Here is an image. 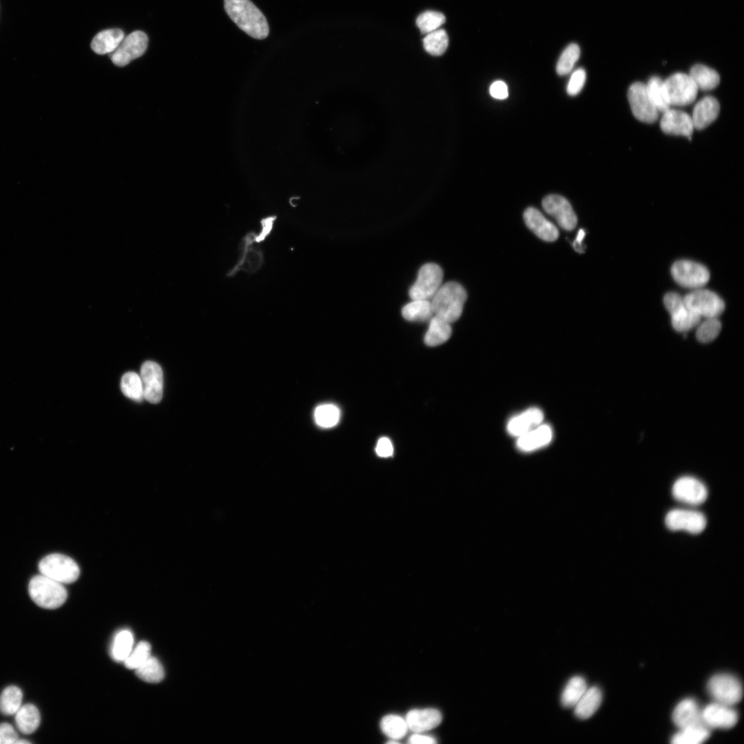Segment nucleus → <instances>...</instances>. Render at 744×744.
Returning a JSON list of instances; mask_svg holds the SVG:
<instances>
[{
    "label": "nucleus",
    "instance_id": "1",
    "mask_svg": "<svg viewBox=\"0 0 744 744\" xmlns=\"http://www.w3.org/2000/svg\"><path fill=\"white\" fill-rule=\"evenodd\" d=\"M224 7L230 19L250 37L263 39L268 36L267 21L250 0H224Z\"/></svg>",
    "mask_w": 744,
    "mask_h": 744
},
{
    "label": "nucleus",
    "instance_id": "2",
    "mask_svg": "<svg viewBox=\"0 0 744 744\" xmlns=\"http://www.w3.org/2000/svg\"><path fill=\"white\" fill-rule=\"evenodd\" d=\"M467 295L464 287L457 282H448L442 285L431 298L433 315L452 323L462 315Z\"/></svg>",
    "mask_w": 744,
    "mask_h": 744
},
{
    "label": "nucleus",
    "instance_id": "3",
    "mask_svg": "<svg viewBox=\"0 0 744 744\" xmlns=\"http://www.w3.org/2000/svg\"><path fill=\"white\" fill-rule=\"evenodd\" d=\"M28 592L31 599L38 606L50 610L61 606L68 597L63 583L41 574L30 579Z\"/></svg>",
    "mask_w": 744,
    "mask_h": 744
},
{
    "label": "nucleus",
    "instance_id": "4",
    "mask_svg": "<svg viewBox=\"0 0 744 744\" xmlns=\"http://www.w3.org/2000/svg\"><path fill=\"white\" fill-rule=\"evenodd\" d=\"M39 570L41 575L63 584L76 581L80 575L79 566L75 561L59 553L43 557L39 564Z\"/></svg>",
    "mask_w": 744,
    "mask_h": 744
},
{
    "label": "nucleus",
    "instance_id": "5",
    "mask_svg": "<svg viewBox=\"0 0 744 744\" xmlns=\"http://www.w3.org/2000/svg\"><path fill=\"white\" fill-rule=\"evenodd\" d=\"M707 689L714 701L733 706L743 696V687L740 681L730 674H717L707 682Z\"/></svg>",
    "mask_w": 744,
    "mask_h": 744
},
{
    "label": "nucleus",
    "instance_id": "6",
    "mask_svg": "<svg viewBox=\"0 0 744 744\" xmlns=\"http://www.w3.org/2000/svg\"><path fill=\"white\" fill-rule=\"evenodd\" d=\"M670 105L685 106L695 100L698 88L689 74L679 72L663 81Z\"/></svg>",
    "mask_w": 744,
    "mask_h": 744
},
{
    "label": "nucleus",
    "instance_id": "7",
    "mask_svg": "<svg viewBox=\"0 0 744 744\" xmlns=\"http://www.w3.org/2000/svg\"><path fill=\"white\" fill-rule=\"evenodd\" d=\"M442 268L435 263H426L419 270L415 283L409 289L412 300H430L438 291L443 279Z\"/></svg>",
    "mask_w": 744,
    "mask_h": 744
},
{
    "label": "nucleus",
    "instance_id": "8",
    "mask_svg": "<svg viewBox=\"0 0 744 744\" xmlns=\"http://www.w3.org/2000/svg\"><path fill=\"white\" fill-rule=\"evenodd\" d=\"M683 299L688 309L706 318H716L725 309L722 299L707 289H696L687 294Z\"/></svg>",
    "mask_w": 744,
    "mask_h": 744
},
{
    "label": "nucleus",
    "instance_id": "9",
    "mask_svg": "<svg viewBox=\"0 0 744 744\" xmlns=\"http://www.w3.org/2000/svg\"><path fill=\"white\" fill-rule=\"evenodd\" d=\"M255 236L256 233L250 231L242 238L239 259L227 272V277H233L240 271L254 273L260 269L264 262V255L260 247L254 246Z\"/></svg>",
    "mask_w": 744,
    "mask_h": 744
},
{
    "label": "nucleus",
    "instance_id": "10",
    "mask_svg": "<svg viewBox=\"0 0 744 744\" xmlns=\"http://www.w3.org/2000/svg\"><path fill=\"white\" fill-rule=\"evenodd\" d=\"M671 273L678 284L687 288L699 289L710 279V273L705 266L687 260L674 262Z\"/></svg>",
    "mask_w": 744,
    "mask_h": 744
},
{
    "label": "nucleus",
    "instance_id": "11",
    "mask_svg": "<svg viewBox=\"0 0 744 744\" xmlns=\"http://www.w3.org/2000/svg\"><path fill=\"white\" fill-rule=\"evenodd\" d=\"M628 99L632 112L639 121L652 123L657 120L659 112L648 95L645 84L632 83L628 89Z\"/></svg>",
    "mask_w": 744,
    "mask_h": 744
},
{
    "label": "nucleus",
    "instance_id": "12",
    "mask_svg": "<svg viewBox=\"0 0 744 744\" xmlns=\"http://www.w3.org/2000/svg\"><path fill=\"white\" fill-rule=\"evenodd\" d=\"M148 38L142 31H135L122 40L116 50L110 54L112 61L117 66H125L145 52Z\"/></svg>",
    "mask_w": 744,
    "mask_h": 744
},
{
    "label": "nucleus",
    "instance_id": "13",
    "mask_svg": "<svg viewBox=\"0 0 744 744\" xmlns=\"http://www.w3.org/2000/svg\"><path fill=\"white\" fill-rule=\"evenodd\" d=\"M666 526L671 530H684L691 534L701 533L706 526V518L700 512L674 509L670 510L665 519Z\"/></svg>",
    "mask_w": 744,
    "mask_h": 744
},
{
    "label": "nucleus",
    "instance_id": "14",
    "mask_svg": "<svg viewBox=\"0 0 744 744\" xmlns=\"http://www.w3.org/2000/svg\"><path fill=\"white\" fill-rule=\"evenodd\" d=\"M144 399L147 402L156 404L163 397V375L161 366L152 361L144 362L141 368L140 375Z\"/></svg>",
    "mask_w": 744,
    "mask_h": 744
},
{
    "label": "nucleus",
    "instance_id": "15",
    "mask_svg": "<svg viewBox=\"0 0 744 744\" xmlns=\"http://www.w3.org/2000/svg\"><path fill=\"white\" fill-rule=\"evenodd\" d=\"M542 207L563 229L571 231L576 227L577 216L571 205L564 197L556 194L548 195L543 199Z\"/></svg>",
    "mask_w": 744,
    "mask_h": 744
},
{
    "label": "nucleus",
    "instance_id": "16",
    "mask_svg": "<svg viewBox=\"0 0 744 744\" xmlns=\"http://www.w3.org/2000/svg\"><path fill=\"white\" fill-rule=\"evenodd\" d=\"M672 495L679 502L690 505H699L707 497L705 486L697 479L685 476L678 479L673 484Z\"/></svg>",
    "mask_w": 744,
    "mask_h": 744
},
{
    "label": "nucleus",
    "instance_id": "17",
    "mask_svg": "<svg viewBox=\"0 0 744 744\" xmlns=\"http://www.w3.org/2000/svg\"><path fill=\"white\" fill-rule=\"evenodd\" d=\"M702 720L708 728L729 729L738 721V714L732 706L714 701L701 710Z\"/></svg>",
    "mask_w": 744,
    "mask_h": 744
},
{
    "label": "nucleus",
    "instance_id": "18",
    "mask_svg": "<svg viewBox=\"0 0 744 744\" xmlns=\"http://www.w3.org/2000/svg\"><path fill=\"white\" fill-rule=\"evenodd\" d=\"M660 127L665 134L684 136L690 139L694 129L690 115L670 108L663 112Z\"/></svg>",
    "mask_w": 744,
    "mask_h": 744
},
{
    "label": "nucleus",
    "instance_id": "19",
    "mask_svg": "<svg viewBox=\"0 0 744 744\" xmlns=\"http://www.w3.org/2000/svg\"><path fill=\"white\" fill-rule=\"evenodd\" d=\"M524 221L528 227L539 238L552 242L559 236V231L554 224L548 220L537 209L529 207L524 213Z\"/></svg>",
    "mask_w": 744,
    "mask_h": 744
},
{
    "label": "nucleus",
    "instance_id": "20",
    "mask_svg": "<svg viewBox=\"0 0 744 744\" xmlns=\"http://www.w3.org/2000/svg\"><path fill=\"white\" fill-rule=\"evenodd\" d=\"M442 716L435 708L415 709L406 716L408 727L416 733L430 730L440 725Z\"/></svg>",
    "mask_w": 744,
    "mask_h": 744
},
{
    "label": "nucleus",
    "instance_id": "21",
    "mask_svg": "<svg viewBox=\"0 0 744 744\" xmlns=\"http://www.w3.org/2000/svg\"><path fill=\"white\" fill-rule=\"evenodd\" d=\"M544 414L538 408H530L511 418L507 424L509 434L519 437L542 423Z\"/></svg>",
    "mask_w": 744,
    "mask_h": 744
},
{
    "label": "nucleus",
    "instance_id": "22",
    "mask_svg": "<svg viewBox=\"0 0 744 744\" xmlns=\"http://www.w3.org/2000/svg\"><path fill=\"white\" fill-rule=\"evenodd\" d=\"M552 431L550 426H536L517 437V447L523 452H531L548 445L552 440Z\"/></svg>",
    "mask_w": 744,
    "mask_h": 744
},
{
    "label": "nucleus",
    "instance_id": "23",
    "mask_svg": "<svg viewBox=\"0 0 744 744\" xmlns=\"http://www.w3.org/2000/svg\"><path fill=\"white\" fill-rule=\"evenodd\" d=\"M719 110V103L714 97L707 96L701 99L694 107L691 116L694 129L707 127L717 118Z\"/></svg>",
    "mask_w": 744,
    "mask_h": 744
},
{
    "label": "nucleus",
    "instance_id": "24",
    "mask_svg": "<svg viewBox=\"0 0 744 744\" xmlns=\"http://www.w3.org/2000/svg\"><path fill=\"white\" fill-rule=\"evenodd\" d=\"M674 723L679 728L688 726L704 724L702 720L701 710L692 699H685L680 701L672 713Z\"/></svg>",
    "mask_w": 744,
    "mask_h": 744
},
{
    "label": "nucleus",
    "instance_id": "25",
    "mask_svg": "<svg viewBox=\"0 0 744 744\" xmlns=\"http://www.w3.org/2000/svg\"><path fill=\"white\" fill-rule=\"evenodd\" d=\"M124 37V33L121 29L105 30L93 38L91 48L98 54H110L116 50Z\"/></svg>",
    "mask_w": 744,
    "mask_h": 744
},
{
    "label": "nucleus",
    "instance_id": "26",
    "mask_svg": "<svg viewBox=\"0 0 744 744\" xmlns=\"http://www.w3.org/2000/svg\"><path fill=\"white\" fill-rule=\"evenodd\" d=\"M602 701V693L597 686L587 688L584 694L574 707L575 714L580 719L591 717L599 707Z\"/></svg>",
    "mask_w": 744,
    "mask_h": 744
},
{
    "label": "nucleus",
    "instance_id": "27",
    "mask_svg": "<svg viewBox=\"0 0 744 744\" xmlns=\"http://www.w3.org/2000/svg\"><path fill=\"white\" fill-rule=\"evenodd\" d=\"M14 715L17 727L24 734L34 732L40 725V712L38 708L32 703L22 705Z\"/></svg>",
    "mask_w": 744,
    "mask_h": 744
},
{
    "label": "nucleus",
    "instance_id": "28",
    "mask_svg": "<svg viewBox=\"0 0 744 744\" xmlns=\"http://www.w3.org/2000/svg\"><path fill=\"white\" fill-rule=\"evenodd\" d=\"M451 323L434 316L430 319L428 328L424 336L426 345L434 347L446 342L451 335Z\"/></svg>",
    "mask_w": 744,
    "mask_h": 744
},
{
    "label": "nucleus",
    "instance_id": "29",
    "mask_svg": "<svg viewBox=\"0 0 744 744\" xmlns=\"http://www.w3.org/2000/svg\"><path fill=\"white\" fill-rule=\"evenodd\" d=\"M710 736V730L704 724L688 726L679 729L674 734L671 743L674 744H699L705 742Z\"/></svg>",
    "mask_w": 744,
    "mask_h": 744
},
{
    "label": "nucleus",
    "instance_id": "30",
    "mask_svg": "<svg viewBox=\"0 0 744 744\" xmlns=\"http://www.w3.org/2000/svg\"><path fill=\"white\" fill-rule=\"evenodd\" d=\"M690 76L698 90L707 91L715 88L720 82V76L714 70L701 64H696L690 69Z\"/></svg>",
    "mask_w": 744,
    "mask_h": 744
},
{
    "label": "nucleus",
    "instance_id": "31",
    "mask_svg": "<svg viewBox=\"0 0 744 744\" xmlns=\"http://www.w3.org/2000/svg\"><path fill=\"white\" fill-rule=\"evenodd\" d=\"M402 314L404 319L411 322H424L433 316L431 301L424 299L412 300L403 307Z\"/></svg>",
    "mask_w": 744,
    "mask_h": 744
},
{
    "label": "nucleus",
    "instance_id": "32",
    "mask_svg": "<svg viewBox=\"0 0 744 744\" xmlns=\"http://www.w3.org/2000/svg\"><path fill=\"white\" fill-rule=\"evenodd\" d=\"M133 648L132 632L127 629L121 630L115 634L113 639L110 648L111 657L116 661L123 662Z\"/></svg>",
    "mask_w": 744,
    "mask_h": 744
},
{
    "label": "nucleus",
    "instance_id": "33",
    "mask_svg": "<svg viewBox=\"0 0 744 744\" xmlns=\"http://www.w3.org/2000/svg\"><path fill=\"white\" fill-rule=\"evenodd\" d=\"M588 686L584 678L580 676L572 677L566 683L561 697V701L565 707H574L587 690Z\"/></svg>",
    "mask_w": 744,
    "mask_h": 744
},
{
    "label": "nucleus",
    "instance_id": "34",
    "mask_svg": "<svg viewBox=\"0 0 744 744\" xmlns=\"http://www.w3.org/2000/svg\"><path fill=\"white\" fill-rule=\"evenodd\" d=\"M23 692L16 685L6 687L0 695V712L6 716L15 714L22 705Z\"/></svg>",
    "mask_w": 744,
    "mask_h": 744
},
{
    "label": "nucleus",
    "instance_id": "35",
    "mask_svg": "<svg viewBox=\"0 0 744 744\" xmlns=\"http://www.w3.org/2000/svg\"><path fill=\"white\" fill-rule=\"evenodd\" d=\"M645 85L648 95L659 112L663 113L670 108L662 79L652 76Z\"/></svg>",
    "mask_w": 744,
    "mask_h": 744
},
{
    "label": "nucleus",
    "instance_id": "36",
    "mask_svg": "<svg viewBox=\"0 0 744 744\" xmlns=\"http://www.w3.org/2000/svg\"><path fill=\"white\" fill-rule=\"evenodd\" d=\"M137 676L147 683H158L165 676V671L161 662L151 656L141 665L135 670Z\"/></svg>",
    "mask_w": 744,
    "mask_h": 744
},
{
    "label": "nucleus",
    "instance_id": "37",
    "mask_svg": "<svg viewBox=\"0 0 744 744\" xmlns=\"http://www.w3.org/2000/svg\"><path fill=\"white\" fill-rule=\"evenodd\" d=\"M448 37L443 29L436 30L426 34L423 39L424 50L431 55L443 54L448 48Z\"/></svg>",
    "mask_w": 744,
    "mask_h": 744
},
{
    "label": "nucleus",
    "instance_id": "38",
    "mask_svg": "<svg viewBox=\"0 0 744 744\" xmlns=\"http://www.w3.org/2000/svg\"><path fill=\"white\" fill-rule=\"evenodd\" d=\"M121 389L126 397L136 402H142L144 400L141 377L134 372H127L123 375Z\"/></svg>",
    "mask_w": 744,
    "mask_h": 744
},
{
    "label": "nucleus",
    "instance_id": "39",
    "mask_svg": "<svg viewBox=\"0 0 744 744\" xmlns=\"http://www.w3.org/2000/svg\"><path fill=\"white\" fill-rule=\"evenodd\" d=\"M382 732L389 738L396 740L402 738L408 730L406 720L397 715L384 716L380 723Z\"/></svg>",
    "mask_w": 744,
    "mask_h": 744
},
{
    "label": "nucleus",
    "instance_id": "40",
    "mask_svg": "<svg viewBox=\"0 0 744 744\" xmlns=\"http://www.w3.org/2000/svg\"><path fill=\"white\" fill-rule=\"evenodd\" d=\"M701 316L688 309L686 306L671 315V322L673 328L680 332H684L693 329L699 324Z\"/></svg>",
    "mask_w": 744,
    "mask_h": 744
},
{
    "label": "nucleus",
    "instance_id": "41",
    "mask_svg": "<svg viewBox=\"0 0 744 744\" xmlns=\"http://www.w3.org/2000/svg\"><path fill=\"white\" fill-rule=\"evenodd\" d=\"M340 417V409L332 404H321L314 411L315 421L322 428H331L335 426Z\"/></svg>",
    "mask_w": 744,
    "mask_h": 744
},
{
    "label": "nucleus",
    "instance_id": "42",
    "mask_svg": "<svg viewBox=\"0 0 744 744\" xmlns=\"http://www.w3.org/2000/svg\"><path fill=\"white\" fill-rule=\"evenodd\" d=\"M445 21V16L442 13L428 10L417 17L416 24L421 32L426 34L437 30Z\"/></svg>",
    "mask_w": 744,
    "mask_h": 744
},
{
    "label": "nucleus",
    "instance_id": "43",
    "mask_svg": "<svg viewBox=\"0 0 744 744\" xmlns=\"http://www.w3.org/2000/svg\"><path fill=\"white\" fill-rule=\"evenodd\" d=\"M151 656L150 644L145 641H142L133 648L123 663L127 668L136 670Z\"/></svg>",
    "mask_w": 744,
    "mask_h": 744
},
{
    "label": "nucleus",
    "instance_id": "44",
    "mask_svg": "<svg viewBox=\"0 0 744 744\" xmlns=\"http://www.w3.org/2000/svg\"><path fill=\"white\" fill-rule=\"evenodd\" d=\"M580 55L579 47L575 43L570 44L564 50L557 63L556 70L559 75H566L573 68Z\"/></svg>",
    "mask_w": 744,
    "mask_h": 744
},
{
    "label": "nucleus",
    "instance_id": "45",
    "mask_svg": "<svg viewBox=\"0 0 744 744\" xmlns=\"http://www.w3.org/2000/svg\"><path fill=\"white\" fill-rule=\"evenodd\" d=\"M721 329V324L716 318H707L701 323L696 332L697 340L703 343L713 341L719 335Z\"/></svg>",
    "mask_w": 744,
    "mask_h": 744
},
{
    "label": "nucleus",
    "instance_id": "46",
    "mask_svg": "<svg viewBox=\"0 0 744 744\" xmlns=\"http://www.w3.org/2000/svg\"><path fill=\"white\" fill-rule=\"evenodd\" d=\"M586 79V74L583 68H579L571 75L567 85V92L570 96L578 94L582 90Z\"/></svg>",
    "mask_w": 744,
    "mask_h": 744
},
{
    "label": "nucleus",
    "instance_id": "47",
    "mask_svg": "<svg viewBox=\"0 0 744 744\" xmlns=\"http://www.w3.org/2000/svg\"><path fill=\"white\" fill-rule=\"evenodd\" d=\"M276 218V215H271L264 217L260 220L261 229L258 234H256V243L259 244L264 242L271 234Z\"/></svg>",
    "mask_w": 744,
    "mask_h": 744
},
{
    "label": "nucleus",
    "instance_id": "48",
    "mask_svg": "<svg viewBox=\"0 0 744 744\" xmlns=\"http://www.w3.org/2000/svg\"><path fill=\"white\" fill-rule=\"evenodd\" d=\"M663 302L670 316L685 307L683 298L674 292L667 293Z\"/></svg>",
    "mask_w": 744,
    "mask_h": 744
},
{
    "label": "nucleus",
    "instance_id": "49",
    "mask_svg": "<svg viewBox=\"0 0 744 744\" xmlns=\"http://www.w3.org/2000/svg\"><path fill=\"white\" fill-rule=\"evenodd\" d=\"M19 738L13 726L8 723H0V744H13Z\"/></svg>",
    "mask_w": 744,
    "mask_h": 744
},
{
    "label": "nucleus",
    "instance_id": "50",
    "mask_svg": "<svg viewBox=\"0 0 744 744\" xmlns=\"http://www.w3.org/2000/svg\"><path fill=\"white\" fill-rule=\"evenodd\" d=\"M490 94L497 99H505L508 96L507 85L502 81L493 82L489 88Z\"/></svg>",
    "mask_w": 744,
    "mask_h": 744
},
{
    "label": "nucleus",
    "instance_id": "51",
    "mask_svg": "<svg viewBox=\"0 0 744 744\" xmlns=\"http://www.w3.org/2000/svg\"><path fill=\"white\" fill-rule=\"evenodd\" d=\"M375 452L378 456L388 457L393 455V447L391 440L385 437H381L376 445Z\"/></svg>",
    "mask_w": 744,
    "mask_h": 744
},
{
    "label": "nucleus",
    "instance_id": "52",
    "mask_svg": "<svg viewBox=\"0 0 744 744\" xmlns=\"http://www.w3.org/2000/svg\"><path fill=\"white\" fill-rule=\"evenodd\" d=\"M408 743H411V744H416V743L417 744H420V743H422V744H432V743H435L437 742L434 739V738H433L431 736H426V735L419 734H413L412 736H411V737L409 738V739L408 741Z\"/></svg>",
    "mask_w": 744,
    "mask_h": 744
},
{
    "label": "nucleus",
    "instance_id": "53",
    "mask_svg": "<svg viewBox=\"0 0 744 744\" xmlns=\"http://www.w3.org/2000/svg\"><path fill=\"white\" fill-rule=\"evenodd\" d=\"M585 234V231L583 229H580L577 234V238L573 243L575 249L578 252H583V249L581 246V241L583 239Z\"/></svg>",
    "mask_w": 744,
    "mask_h": 744
},
{
    "label": "nucleus",
    "instance_id": "54",
    "mask_svg": "<svg viewBox=\"0 0 744 744\" xmlns=\"http://www.w3.org/2000/svg\"><path fill=\"white\" fill-rule=\"evenodd\" d=\"M25 743H30V742L29 741H28V740H25V739L18 738L17 741L15 743V744H25Z\"/></svg>",
    "mask_w": 744,
    "mask_h": 744
}]
</instances>
